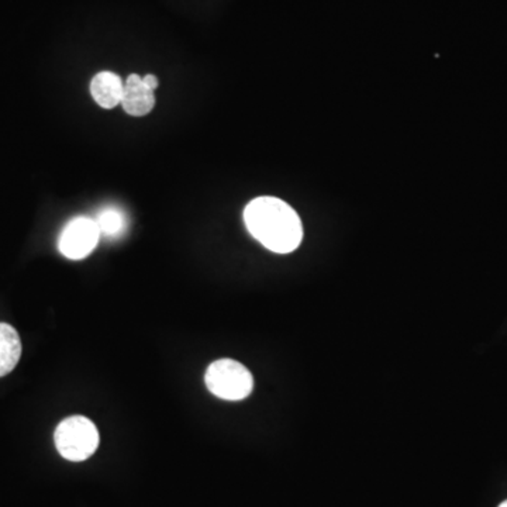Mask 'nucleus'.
Returning <instances> with one entry per match:
<instances>
[{
  "instance_id": "f257e3e1",
  "label": "nucleus",
  "mask_w": 507,
  "mask_h": 507,
  "mask_svg": "<svg viewBox=\"0 0 507 507\" xmlns=\"http://www.w3.org/2000/svg\"><path fill=\"white\" fill-rule=\"evenodd\" d=\"M244 222L250 234L273 253H292L303 238L298 214L278 197L263 196L251 201L244 210Z\"/></svg>"
},
{
  "instance_id": "f03ea898",
  "label": "nucleus",
  "mask_w": 507,
  "mask_h": 507,
  "mask_svg": "<svg viewBox=\"0 0 507 507\" xmlns=\"http://www.w3.org/2000/svg\"><path fill=\"white\" fill-rule=\"evenodd\" d=\"M54 440L65 460L81 462L92 457L99 447V432L88 417L73 416L58 424Z\"/></svg>"
},
{
  "instance_id": "7ed1b4c3",
  "label": "nucleus",
  "mask_w": 507,
  "mask_h": 507,
  "mask_svg": "<svg viewBox=\"0 0 507 507\" xmlns=\"http://www.w3.org/2000/svg\"><path fill=\"white\" fill-rule=\"evenodd\" d=\"M210 393L224 401L235 402L248 398L254 388L250 371L234 360H219L210 363L204 375Z\"/></svg>"
},
{
  "instance_id": "20e7f679",
  "label": "nucleus",
  "mask_w": 507,
  "mask_h": 507,
  "mask_svg": "<svg viewBox=\"0 0 507 507\" xmlns=\"http://www.w3.org/2000/svg\"><path fill=\"white\" fill-rule=\"evenodd\" d=\"M101 232L92 217L79 216L69 220L58 238V250L68 260H84L96 248Z\"/></svg>"
},
{
  "instance_id": "39448f33",
  "label": "nucleus",
  "mask_w": 507,
  "mask_h": 507,
  "mask_svg": "<svg viewBox=\"0 0 507 507\" xmlns=\"http://www.w3.org/2000/svg\"><path fill=\"white\" fill-rule=\"evenodd\" d=\"M120 104L130 116H145L153 110L155 96H154V91L145 86L141 76L130 75L125 81Z\"/></svg>"
},
{
  "instance_id": "423d86ee",
  "label": "nucleus",
  "mask_w": 507,
  "mask_h": 507,
  "mask_svg": "<svg viewBox=\"0 0 507 507\" xmlns=\"http://www.w3.org/2000/svg\"><path fill=\"white\" fill-rule=\"evenodd\" d=\"M124 84L122 78L110 71L96 74L91 82V94L94 102L104 109H113L122 102Z\"/></svg>"
},
{
  "instance_id": "0eeeda50",
  "label": "nucleus",
  "mask_w": 507,
  "mask_h": 507,
  "mask_svg": "<svg viewBox=\"0 0 507 507\" xmlns=\"http://www.w3.org/2000/svg\"><path fill=\"white\" fill-rule=\"evenodd\" d=\"M22 357V342L15 327L0 323V376L7 375L16 368Z\"/></svg>"
},
{
  "instance_id": "6e6552de",
  "label": "nucleus",
  "mask_w": 507,
  "mask_h": 507,
  "mask_svg": "<svg viewBox=\"0 0 507 507\" xmlns=\"http://www.w3.org/2000/svg\"><path fill=\"white\" fill-rule=\"evenodd\" d=\"M97 229L101 232V237L114 240L122 237L127 230V216L124 212L117 206H106L94 217Z\"/></svg>"
},
{
  "instance_id": "1a4fd4ad",
  "label": "nucleus",
  "mask_w": 507,
  "mask_h": 507,
  "mask_svg": "<svg viewBox=\"0 0 507 507\" xmlns=\"http://www.w3.org/2000/svg\"><path fill=\"white\" fill-rule=\"evenodd\" d=\"M143 82H144L145 86H147L148 89H151V91H155V89L158 88L157 76L145 75L144 78H143Z\"/></svg>"
},
{
  "instance_id": "9d476101",
  "label": "nucleus",
  "mask_w": 507,
  "mask_h": 507,
  "mask_svg": "<svg viewBox=\"0 0 507 507\" xmlns=\"http://www.w3.org/2000/svg\"><path fill=\"white\" fill-rule=\"evenodd\" d=\"M499 507H507V501H504L503 503L499 504Z\"/></svg>"
}]
</instances>
